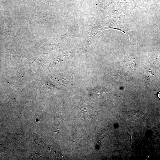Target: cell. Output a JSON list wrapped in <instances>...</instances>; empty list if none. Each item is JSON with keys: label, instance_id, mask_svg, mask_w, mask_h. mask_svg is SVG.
<instances>
[{"label": "cell", "instance_id": "obj_1", "mask_svg": "<svg viewBox=\"0 0 160 160\" xmlns=\"http://www.w3.org/2000/svg\"><path fill=\"white\" fill-rule=\"evenodd\" d=\"M157 96L160 99V91L159 92L157 93Z\"/></svg>", "mask_w": 160, "mask_h": 160}]
</instances>
